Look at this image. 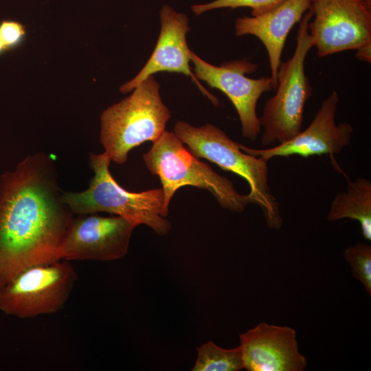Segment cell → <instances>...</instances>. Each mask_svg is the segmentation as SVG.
Segmentation results:
<instances>
[{
    "label": "cell",
    "mask_w": 371,
    "mask_h": 371,
    "mask_svg": "<svg viewBox=\"0 0 371 371\" xmlns=\"http://www.w3.org/2000/svg\"><path fill=\"white\" fill-rule=\"evenodd\" d=\"M52 155H30L0 177V289L23 270L60 260L74 217L63 199Z\"/></svg>",
    "instance_id": "obj_1"
},
{
    "label": "cell",
    "mask_w": 371,
    "mask_h": 371,
    "mask_svg": "<svg viewBox=\"0 0 371 371\" xmlns=\"http://www.w3.org/2000/svg\"><path fill=\"white\" fill-rule=\"evenodd\" d=\"M111 159L105 152L90 153L93 177L89 187L80 192H63L64 202L74 214L107 212L123 217L135 227L145 225L159 236H165L172 225L163 216L161 188L133 192L119 185L110 172Z\"/></svg>",
    "instance_id": "obj_2"
},
{
    "label": "cell",
    "mask_w": 371,
    "mask_h": 371,
    "mask_svg": "<svg viewBox=\"0 0 371 371\" xmlns=\"http://www.w3.org/2000/svg\"><path fill=\"white\" fill-rule=\"evenodd\" d=\"M173 133L197 158L205 159L243 178L249 186L247 195L250 203L260 207L267 226L273 229L281 228L283 220L280 203L269 188L267 161L243 152L239 143L212 124L196 127L177 121Z\"/></svg>",
    "instance_id": "obj_3"
},
{
    "label": "cell",
    "mask_w": 371,
    "mask_h": 371,
    "mask_svg": "<svg viewBox=\"0 0 371 371\" xmlns=\"http://www.w3.org/2000/svg\"><path fill=\"white\" fill-rule=\"evenodd\" d=\"M143 159L147 169L161 181L165 218L172 198L183 186L207 190L223 208L231 212L240 213L251 203L247 195L240 194L232 181L195 157L173 132L165 131L143 155Z\"/></svg>",
    "instance_id": "obj_4"
},
{
    "label": "cell",
    "mask_w": 371,
    "mask_h": 371,
    "mask_svg": "<svg viewBox=\"0 0 371 371\" xmlns=\"http://www.w3.org/2000/svg\"><path fill=\"white\" fill-rule=\"evenodd\" d=\"M160 86L150 76L121 101L100 115V143L111 160L123 165L131 150L154 142L165 131L171 112L160 95Z\"/></svg>",
    "instance_id": "obj_5"
},
{
    "label": "cell",
    "mask_w": 371,
    "mask_h": 371,
    "mask_svg": "<svg viewBox=\"0 0 371 371\" xmlns=\"http://www.w3.org/2000/svg\"><path fill=\"white\" fill-rule=\"evenodd\" d=\"M312 16L309 8L300 21L294 52L286 61L281 62L275 95L266 101L259 117L263 146L289 141L302 130L305 104L312 94L305 73L306 58L313 47L308 30Z\"/></svg>",
    "instance_id": "obj_6"
},
{
    "label": "cell",
    "mask_w": 371,
    "mask_h": 371,
    "mask_svg": "<svg viewBox=\"0 0 371 371\" xmlns=\"http://www.w3.org/2000/svg\"><path fill=\"white\" fill-rule=\"evenodd\" d=\"M77 280L78 273L69 261L27 267L0 289V311L19 319L58 313Z\"/></svg>",
    "instance_id": "obj_7"
},
{
    "label": "cell",
    "mask_w": 371,
    "mask_h": 371,
    "mask_svg": "<svg viewBox=\"0 0 371 371\" xmlns=\"http://www.w3.org/2000/svg\"><path fill=\"white\" fill-rule=\"evenodd\" d=\"M308 30L319 58L371 43V0H311Z\"/></svg>",
    "instance_id": "obj_8"
},
{
    "label": "cell",
    "mask_w": 371,
    "mask_h": 371,
    "mask_svg": "<svg viewBox=\"0 0 371 371\" xmlns=\"http://www.w3.org/2000/svg\"><path fill=\"white\" fill-rule=\"evenodd\" d=\"M193 72L198 80L222 91L233 104L239 117L242 135L255 142L261 126L256 107L261 95L273 89L270 77L254 79L246 74L255 71L257 65L246 58L212 65L191 52Z\"/></svg>",
    "instance_id": "obj_9"
},
{
    "label": "cell",
    "mask_w": 371,
    "mask_h": 371,
    "mask_svg": "<svg viewBox=\"0 0 371 371\" xmlns=\"http://www.w3.org/2000/svg\"><path fill=\"white\" fill-rule=\"evenodd\" d=\"M135 225L120 216L78 214L69 224L59 247L60 260L112 261L128 253Z\"/></svg>",
    "instance_id": "obj_10"
},
{
    "label": "cell",
    "mask_w": 371,
    "mask_h": 371,
    "mask_svg": "<svg viewBox=\"0 0 371 371\" xmlns=\"http://www.w3.org/2000/svg\"><path fill=\"white\" fill-rule=\"evenodd\" d=\"M339 100L337 92L332 91L322 102L309 126L289 141L264 149L252 148L240 144V148L267 161L276 157H308L327 155L334 168L346 177L339 166L335 155L350 144L354 129L348 122L336 123Z\"/></svg>",
    "instance_id": "obj_11"
},
{
    "label": "cell",
    "mask_w": 371,
    "mask_h": 371,
    "mask_svg": "<svg viewBox=\"0 0 371 371\" xmlns=\"http://www.w3.org/2000/svg\"><path fill=\"white\" fill-rule=\"evenodd\" d=\"M159 16L160 33L151 56L139 73L120 87V91L123 93L132 91L148 77L157 72L180 73L190 76L203 93L218 106V100L201 85L190 66L192 50L186 40L187 33L190 30L188 16L168 5L162 6Z\"/></svg>",
    "instance_id": "obj_12"
},
{
    "label": "cell",
    "mask_w": 371,
    "mask_h": 371,
    "mask_svg": "<svg viewBox=\"0 0 371 371\" xmlns=\"http://www.w3.org/2000/svg\"><path fill=\"white\" fill-rule=\"evenodd\" d=\"M239 337L244 368L248 371H303L306 367L294 328L261 322Z\"/></svg>",
    "instance_id": "obj_13"
},
{
    "label": "cell",
    "mask_w": 371,
    "mask_h": 371,
    "mask_svg": "<svg viewBox=\"0 0 371 371\" xmlns=\"http://www.w3.org/2000/svg\"><path fill=\"white\" fill-rule=\"evenodd\" d=\"M311 7V0H285L273 10L258 16L239 17L235 35H252L265 46L269 58L273 88L277 86L278 68L287 36Z\"/></svg>",
    "instance_id": "obj_14"
},
{
    "label": "cell",
    "mask_w": 371,
    "mask_h": 371,
    "mask_svg": "<svg viewBox=\"0 0 371 371\" xmlns=\"http://www.w3.org/2000/svg\"><path fill=\"white\" fill-rule=\"evenodd\" d=\"M344 218L359 223L363 238L371 240V181L364 177L355 181L347 178L346 191L339 192L330 205L327 220Z\"/></svg>",
    "instance_id": "obj_15"
},
{
    "label": "cell",
    "mask_w": 371,
    "mask_h": 371,
    "mask_svg": "<svg viewBox=\"0 0 371 371\" xmlns=\"http://www.w3.org/2000/svg\"><path fill=\"white\" fill-rule=\"evenodd\" d=\"M192 371H238L244 368L240 346L225 349L209 341L197 348Z\"/></svg>",
    "instance_id": "obj_16"
},
{
    "label": "cell",
    "mask_w": 371,
    "mask_h": 371,
    "mask_svg": "<svg viewBox=\"0 0 371 371\" xmlns=\"http://www.w3.org/2000/svg\"><path fill=\"white\" fill-rule=\"evenodd\" d=\"M344 255L352 275L362 284L371 295V247L357 243L345 249Z\"/></svg>",
    "instance_id": "obj_17"
},
{
    "label": "cell",
    "mask_w": 371,
    "mask_h": 371,
    "mask_svg": "<svg viewBox=\"0 0 371 371\" xmlns=\"http://www.w3.org/2000/svg\"><path fill=\"white\" fill-rule=\"evenodd\" d=\"M285 0H214L209 3L195 4L191 7L196 15L221 8H249L251 16L265 14L276 8Z\"/></svg>",
    "instance_id": "obj_18"
},
{
    "label": "cell",
    "mask_w": 371,
    "mask_h": 371,
    "mask_svg": "<svg viewBox=\"0 0 371 371\" xmlns=\"http://www.w3.org/2000/svg\"><path fill=\"white\" fill-rule=\"evenodd\" d=\"M25 27L20 22L3 20L0 22V38L7 50L20 46L26 37Z\"/></svg>",
    "instance_id": "obj_19"
},
{
    "label": "cell",
    "mask_w": 371,
    "mask_h": 371,
    "mask_svg": "<svg viewBox=\"0 0 371 371\" xmlns=\"http://www.w3.org/2000/svg\"><path fill=\"white\" fill-rule=\"evenodd\" d=\"M356 50L355 56L357 59L369 63H371V43H368Z\"/></svg>",
    "instance_id": "obj_20"
},
{
    "label": "cell",
    "mask_w": 371,
    "mask_h": 371,
    "mask_svg": "<svg viewBox=\"0 0 371 371\" xmlns=\"http://www.w3.org/2000/svg\"><path fill=\"white\" fill-rule=\"evenodd\" d=\"M7 51L2 40L0 38V55H1L4 52Z\"/></svg>",
    "instance_id": "obj_21"
}]
</instances>
